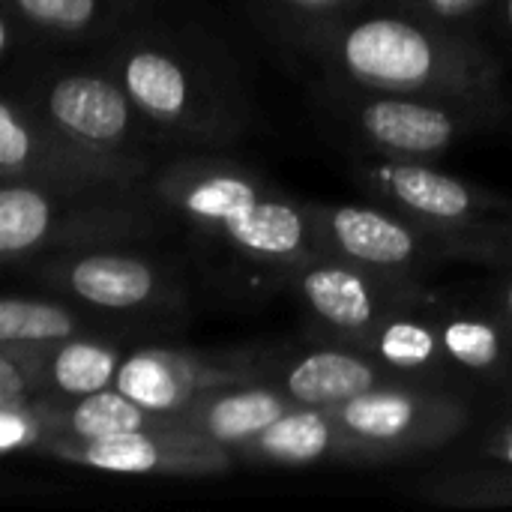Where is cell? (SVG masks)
Listing matches in <instances>:
<instances>
[{"mask_svg":"<svg viewBox=\"0 0 512 512\" xmlns=\"http://www.w3.org/2000/svg\"><path fill=\"white\" fill-rule=\"evenodd\" d=\"M414 495L438 507H456V510L512 507V468L495 462L492 468L474 465L459 471H441L423 480L414 489Z\"/></svg>","mask_w":512,"mask_h":512,"instance_id":"d4e9b609","label":"cell"},{"mask_svg":"<svg viewBox=\"0 0 512 512\" xmlns=\"http://www.w3.org/2000/svg\"><path fill=\"white\" fill-rule=\"evenodd\" d=\"M480 456L486 462H498L512 468V411L504 414L480 441Z\"/></svg>","mask_w":512,"mask_h":512,"instance_id":"83f0119b","label":"cell"},{"mask_svg":"<svg viewBox=\"0 0 512 512\" xmlns=\"http://www.w3.org/2000/svg\"><path fill=\"white\" fill-rule=\"evenodd\" d=\"M153 195L195 237L270 276H291L324 255L312 201H297L264 174L216 156L186 153L150 174Z\"/></svg>","mask_w":512,"mask_h":512,"instance_id":"3957f363","label":"cell"},{"mask_svg":"<svg viewBox=\"0 0 512 512\" xmlns=\"http://www.w3.org/2000/svg\"><path fill=\"white\" fill-rule=\"evenodd\" d=\"M360 348L378 357L402 378L456 387V369L450 366L447 351L441 345L432 300L393 312L375 327V333Z\"/></svg>","mask_w":512,"mask_h":512,"instance_id":"ffe728a7","label":"cell"},{"mask_svg":"<svg viewBox=\"0 0 512 512\" xmlns=\"http://www.w3.org/2000/svg\"><path fill=\"white\" fill-rule=\"evenodd\" d=\"M489 24L498 30V36L510 39L512 42V0H495L486 12Z\"/></svg>","mask_w":512,"mask_h":512,"instance_id":"f1b7e54d","label":"cell"},{"mask_svg":"<svg viewBox=\"0 0 512 512\" xmlns=\"http://www.w3.org/2000/svg\"><path fill=\"white\" fill-rule=\"evenodd\" d=\"M171 222L150 180L87 189L0 180V261L6 270L66 252L144 246Z\"/></svg>","mask_w":512,"mask_h":512,"instance_id":"277c9868","label":"cell"},{"mask_svg":"<svg viewBox=\"0 0 512 512\" xmlns=\"http://www.w3.org/2000/svg\"><path fill=\"white\" fill-rule=\"evenodd\" d=\"M21 273L102 315H174L189 303L183 273L144 246L66 252Z\"/></svg>","mask_w":512,"mask_h":512,"instance_id":"52a82bcc","label":"cell"},{"mask_svg":"<svg viewBox=\"0 0 512 512\" xmlns=\"http://www.w3.org/2000/svg\"><path fill=\"white\" fill-rule=\"evenodd\" d=\"M0 180H27L54 189L144 183L150 174L132 162L87 150L45 123L27 99L3 84L0 96Z\"/></svg>","mask_w":512,"mask_h":512,"instance_id":"8fae6325","label":"cell"},{"mask_svg":"<svg viewBox=\"0 0 512 512\" xmlns=\"http://www.w3.org/2000/svg\"><path fill=\"white\" fill-rule=\"evenodd\" d=\"M441 345L456 375L512 390V327L492 312H435Z\"/></svg>","mask_w":512,"mask_h":512,"instance_id":"44dd1931","label":"cell"},{"mask_svg":"<svg viewBox=\"0 0 512 512\" xmlns=\"http://www.w3.org/2000/svg\"><path fill=\"white\" fill-rule=\"evenodd\" d=\"M333 411L369 447L375 465L447 447L474 423V408L459 387L408 378L363 393Z\"/></svg>","mask_w":512,"mask_h":512,"instance_id":"9c48e42d","label":"cell"},{"mask_svg":"<svg viewBox=\"0 0 512 512\" xmlns=\"http://www.w3.org/2000/svg\"><path fill=\"white\" fill-rule=\"evenodd\" d=\"M15 69V66H12ZM27 105L75 144L132 162L153 174L168 159V144L138 111L120 78L93 51L36 54L6 72Z\"/></svg>","mask_w":512,"mask_h":512,"instance_id":"5b68a950","label":"cell"},{"mask_svg":"<svg viewBox=\"0 0 512 512\" xmlns=\"http://www.w3.org/2000/svg\"><path fill=\"white\" fill-rule=\"evenodd\" d=\"M327 255L345 258L375 273L423 282L459 246L387 207L372 204H312Z\"/></svg>","mask_w":512,"mask_h":512,"instance_id":"7c38bea8","label":"cell"},{"mask_svg":"<svg viewBox=\"0 0 512 512\" xmlns=\"http://www.w3.org/2000/svg\"><path fill=\"white\" fill-rule=\"evenodd\" d=\"M168 6L171 0H3L0 48L24 54L18 63L36 54L99 51Z\"/></svg>","mask_w":512,"mask_h":512,"instance_id":"4fadbf2b","label":"cell"},{"mask_svg":"<svg viewBox=\"0 0 512 512\" xmlns=\"http://www.w3.org/2000/svg\"><path fill=\"white\" fill-rule=\"evenodd\" d=\"M354 180L387 210L453 240L462 258L504 267L501 228L512 216V201L462 177L432 168L423 159L363 156Z\"/></svg>","mask_w":512,"mask_h":512,"instance_id":"8992f818","label":"cell"},{"mask_svg":"<svg viewBox=\"0 0 512 512\" xmlns=\"http://www.w3.org/2000/svg\"><path fill=\"white\" fill-rule=\"evenodd\" d=\"M330 81L507 108L504 66L474 33L378 3L342 18L312 51Z\"/></svg>","mask_w":512,"mask_h":512,"instance_id":"7a4b0ae2","label":"cell"},{"mask_svg":"<svg viewBox=\"0 0 512 512\" xmlns=\"http://www.w3.org/2000/svg\"><path fill=\"white\" fill-rule=\"evenodd\" d=\"M291 282L324 342L357 348L393 312L432 300L423 282L375 273L327 252L303 264Z\"/></svg>","mask_w":512,"mask_h":512,"instance_id":"30bf717a","label":"cell"},{"mask_svg":"<svg viewBox=\"0 0 512 512\" xmlns=\"http://www.w3.org/2000/svg\"><path fill=\"white\" fill-rule=\"evenodd\" d=\"M21 351L30 360L39 396L48 399H81L114 387L120 363L129 354L117 336L102 330H90L54 345H30Z\"/></svg>","mask_w":512,"mask_h":512,"instance_id":"d6986e66","label":"cell"},{"mask_svg":"<svg viewBox=\"0 0 512 512\" xmlns=\"http://www.w3.org/2000/svg\"><path fill=\"white\" fill-rule=\"evenodd\" d=\"M501 249H504V261H507V267L512 264V216L504 222V228H501Z\"/></svg>","mask_w":512,"mask_h":512,"instance_id":"4dcf8cb0","label":"cell"},{"mask_svg":"<svg viewBox=\"0 0 512 512\" xmlns=\"http://www.w3.org/2000/svg\"><path fill=\"white\" fill-rule=\"evenodd\" d=\"M492 309H495V312L512 327V264L510 270H507V276H504V279L498 282V288H495Z\"/></svg>","mask_w":512,"mask_h":512,"instance_id":"f546056e","label":"cell"},{"mask_svg":"<svg viewBox=\"0 0 512 512\" xmlns=\"http://www.w3.org/2000/svg\"><path fill=\"white\" fill-rule=\"evenodd\" d=\"M39 456H51L66 465H81L111 474H147V477H216L237 465V456L174 420L153 429H138L99 441L48 438Z\"/></svg>","mask_w":512,"mask_h":512,"instance_id":"9a60e30c","label":"cell"},{"mask_svg":"<svg viewBox=\"0 0 512 512\" xmlns=\"http://www.w3.org/2000/svg\"><path fill=\"white\" fill-rule=\"evenodd\" d=\"M78 306L72 297L51 300V297L6 294L0 300V345H18V348L54 345L99 330V324Z\"/></svg>","mask_w":512,"mask_h":512,"instance_id":"603a6c76","label":"cell"},{"mask_svg":"<svg viewBox=\"0 0 512 512\" xmlns=\"http://www.w3.org/2000/svg\"><path fill=\"white\" fill-rule=\"evenodd\" d=\"M267 354L243 351H195V348H138L120 363L114 387L153 414L174 417L210 390L267 378Z\"/></svg>","mask_w":512,"mask_h":512,"instance_id":"5bb4252c","label":"cell"},{"mask_svg":"<svg viewBox=\"0 0 512 512\" xmlns=\"http://www.w3.org/2000/svg\"><path fill=\"white\" fill-rule=\"evenodd\" d=\"M333 84V105L348 129L375 153L387 159H441L468 135L495 123L504 108L453 102L408 93L360 90L339 81Z\"/></svg>","mask_w":512,"mask_h":512,"instance_id":"ba28073f","label":"cell"},{"mask_svg":"<svg viewBox=\"0 0 512 512\" xmlns=\"http://www.w3.org/2000/svg\"><path fill=\"white\" fill-rule=\"evenodd\" d=\"M378 3L405 9V12H411L423 21L441 24V27L465 30V24L486 15L495 0H378Z\"/></svg>","mask_w":512,"mask_h":512,"instance_id":"4316f807","label":"cell"},{"mask_svg":"<svg viewBox=\"0 0 512 512\" xmlns=\"http://www.w3.org/2000/svg\"><path fill=\"white\" fill-rule=\"evenodd\" d=\"M93 54L120 78L168 150H228L252 126V105L228 54L171 6Z\"/></svg>","mask_w":512,"mask_h":512,"instance_id":"6da1fadb","label":"cell"},{"mask_svg":"<svg viewBox=\"0 0 512 512\" xmlns=\"http://www.w3.org/2000/svg\"><path fill=\"white\" fill-rule=\"evenodd\" d=\"M237 462L258 468H312V465H375V456L360 444L333 408L297 405L261 435L243 444Z\"/></svg>","mask_w":512,"mask_h":512,"instance_id":"e0dca14e","label":"cell"},{"mask_svg":"<svg viewBox=\"0 0 512 512\" xmlns=\"http://www.w3.org/2000/svg\"><path fill=\"white\" fill-rule=\"evenodd\" d=\"M267 378L276 381L297 405L309 408H339L384 384L405 381L369 351L342 342H327L291 354L270 351Z\"/></svg>","mask_w":512,"mask_h":512,"instance_id":"2e32d148","label":"cell"},{"mask_svg":"<svg viewBox=\"0 0 512 512\" xmlns=\"http://www.w3.org/2000/svg\"><path fill=\"white\" fill-rule=\"evenodd\" d=\"M48 438V426L36 399L0 405V453H39Z\"/></svg>","mask_w":512,"mask_h":512,"instance_id":"484cf974","label":"cell"},{"mask_svg":"<svg viewBox=\"0 0 512 512\" xmlns=\"http://www.w3.org/2000/svg\"><path fill=\"white\" fill-rule=\"evenodd\" d=\"M249 12L270 27L285 45L297 51H315V45L351 12L369 0H243Z\"/></svg>","mask_w":512,"mask_h":512,"instance_id":"cb8c5ba5","label":"cell"},{"mask_svg":"<svg viewBox=\"0 0 512 512\" xmlns=\"http://www.w3.org/2000/svg\"><path fill=\"white\" fill-rule=\"evenodd\" d=\"M42 420L48 426V438H72V441H99L138 429H153L171 423L165 414H153L117 387L81 396V399H48L36 396ZM45 438V441H48Z\"/></svg>","mask_w":512,"mask_h":512,"instance_id":"7402d4cb","label":"cell"},{"mask_svg":"<svg viewBox=\"0 0 512 512\" xmlns=\"http://www.w3.org/2000/svg\"><path fill=\"white\" fill-rule=\"evenodd\" d=\"M294 408L297 402L276 381L258 378L210 390L171 420L237 453L243 444H249L255 435H261L270 423Z\"/></svg>","mask_w":512,"mask_h":512,"instance_id":"ac0fdd59","label":"cell"}]
</instances>
